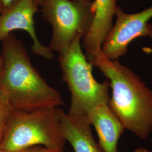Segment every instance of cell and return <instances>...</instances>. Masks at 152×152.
Masks as SVG:
<instances>
[{
	"label": "cell",
	"mask_w": 152,
	"mask_h": 152,
	"mask_svg": "<svg viewBox=\"0 0 152 152\" xmlns=\"http://www.w3.org/2000/svg\"><path fill=\"white\" fill-rule=\"evenodd\" d=\"M1 42L3 68L0 86L14 109L30 111L63 105L61 94L49 85L33 65L22 41L10 33Z\"/></svg>",
	"instance_id": "cell-1"
},
{
	"label": "cell",
	"mask_w": 152,
	"mask_h": 152,
	"mask_svg": "<svg viewBox=\"0 0 152 152\" xmlns=\"http://www.w3.org/2000/svg\"><path fill=\"white\" fill-rule=\"evenodd\" d=\"M90 63L108 80L112 90L109 107L125 129L147 139L152 132V90L130 68L109 59L102 51Z\"/></svg>",
	"instance_id": "cell-2"
},
{
	"label": "cell",
	"mask_w": 152,
	"mask_h": 152,
	"mask_svg": "<svg viewBox=\"0 0 152 152\" xmlns=\"http://www.w3.org/2000/svg\"><path fill=\"white\" fill-rule=\"evenodd\" d=\"M65 142L60 108L14 110L2 133L0 152H19L34 145L63 150Z\"/></svg>",
	"instance_id": "cell-3"
},
{
	"label": "cell",
	"mask_w": 152,
	"mask_h": 152,
	"mask_svg": "<svg viewBox=\"0 0 152 152\" xmlns=\"http://www.w3.org/2000/svg\"><path fill=\"white\" fill-rule=\"evenodd\" d=\"M82 38H76L64 53L59 54V62L63 81L71 93V103L68 113L86 115L94 107L108 104L109 82L97 81L92 74V64L82 51Z\"/></svg>",
	"instance_id": "cell-4"
},
{
	"label": "cell",
	"mask_w": 152,
	"mask_h": 152,
	"mask_svg": "<svg viewBox=\"0 0 152 152\" xmlns=\"http://www.w3.org/2000/svg\"><path fill=\"white\" fill-rule=\"evenodd\" d=\"M91 2L71 0H46L42 6V18L52 27L49 48L61 54L76 38L86 35L91 24Z\"/></svg>",
	"instance_id": "cell-5"
},
{
	"label": "cell",
	"mask_w": 152,
	"mask_h": 152,
	"mask_svg": "<svg viewBox=\"0 0 152 152\" xmlns=\"http://www.w3.org/2000/svg\"><path fill=\"white\" fill-rule=\"evenodd\" d=\"M115 15V23L102 46V53L110 60H118L125 55L128 46L135 39L149 36L152 6L134 14L125 13L117 6Z\"/></svg>",
	"instance_id": "cell-6"
},
{
	"label": "cell",
	"mask_w": 152,
	"mask_h": 152,
	"mask_svg": "<svg viewBox=\"0 0 152 152\" xmlns=\"http://www.w3.org/2000/svg\"><path fill=\"white\" fill-rule=\"evenodd\" d=\"M38 4L32 0H17L0 13V42L15 30H23L32 39L33 53L51 60L54 54L49 47L41 44L34 28V16L39 10Z\"/></svg>",
	"instance_id": "cell-7"
},
{
	"label": "cell",
	"mask_w": 152,
	"mask_h": 152,
	"mask_svg": "<svg viewBox=\"0 0 152 152\" xmlns=\"http://www.w3.org/2000/svg\"><path fill=\"white\" fill-rule=\"evenodd\" d=\"M117 0H94L91 3L92 20L90 29L83 38L82 48L91 63L102 51V46L113 28Z\"/></svg>",
	"instance_id": "cell-8"
},
{
	"label": "cell",
	"mask_w": 152,
	"mask_h": 152,
	"mask_svg": "<svg viewBox=\"0 0 152 152\" xmlns=\"http://www.w3.org/2000/svg\"><path fill=\"white\" fill-rule=\"evenodd\" d=\"M86 116L98 134V142L104 152H120L118 142L125 129L108 104L99 105L90 109Z\"/></svg>",
	"instance_id": "cell-9"
},
{
	"label": "cell",
	"mask_w": 152,
	"mask_h": 152,
	"mask_svg": "<svg viewBox=\"0 0 152 152\" xmlns=\"http://www.w3.org/2000/svg\"><path fill=\"white\" fill-rule=\"evenodd\" d=\"M63 135L75 152H104L92 134L86 115H72L60 109Z\"/></svg>",
	"instance_id": "cell-10"
},
{
	"label": "cell",
	"mask_w": 152,
	"mask_h": 152,
	"mask_svg": "<svg viewBox=\"0 0 152 152\" xmlns=\"http://www.w3.org/2000/svg\"><path fill=\"white\" fill-rule=\"evenodd\" d=\"M14 110L7 95L0 86V134H2Z\"/></svg>",
	"instance_id": "cell-11"
},
{
	"label": "cell",
	"mask_w": 152,
	"mask_h": 152,
	"mask_svg": "<svg viewBox=\"0 0 152 152\" xmlns=\"http://www.w3.org/2000/svg\"><path fill=\"white\" fill-rule=\"evenodd\" d=\"M19 152H64V151L50 149L42 145H34L25 148Z\"/></svg>",
	"instance_id": "cell-12"
},
{
	"label": "cell",
	"mask_w": 152,
	"mask_h": 152,
	"mask_svg": "<svg viewBox=\"0 0 152 152\" xmlns=\"http://www.w3.org/2000/svg\"><path fill=\"white\" fill-rule=\"evenodd\" d=\"M1 1L4 9L8 7L11 4H12L14 2L16 1L17 0H1ZM32 1L36 2L39 6H42L44 5L46 0H32Z\"/></svg>",
	"instance_id": "cell-13"
},
{
	"label": "cell",
	"mask_w": 152,
	"mask_h": 152,
	"mask_svg": "<svg viewBox=\"0 0 152 152\" xmlns=\"http://www.w3.org/2000/svg\"><path fill=\"white\" fill-rule=\"evenodd\" d=\"M72 1L78 2V3H82V4H87V3H90L91 2V0H71Z\"/></svg>",
	"instance_id": "cell-14"
},
{
	"label": "cell",
	"mask_w": 152,
	"mask_h": 152,
	"mask_svg": "<svg viewBox=\"0 0 152 152\" xmlns=\"http://www.w3.org/2000/svg\"><path fill=\"white\" fill-rule=\"evenodd\" d=\"M134 152H149V151L146 148H137L136 150L134 151Z\"/></svg>",
	"instance_id": "cell-15"
},
{
	"label": "cell",
	"mask_w": 152,
	"mask_h": 152,
	"mask_svg": "<svg viewBox=\"0 0 152 152\" xmlns=\"http://www.w3.org/2000/svg\"><path fill=\"white\" fill-rule=\"evenodd\" d=\"M2 68H3V64H2V58L1 56L0 55V75L2 71Z\"/></svg>",
	"instance_id": "cell-16"
},
{
	"label": "cell",
	"mask_w": 152,
	"mask_h": 152,
	"mask_svg": "<svg viewBox=\"0 0 152 152\" xmlns=\"http://www.w3.org/2000/svg\"><path fill=\"white\" fill-rule=\"evenodd\" d=\"M149 37H150L152 39V24H151L150 27H149Z\"/></svg>",
	"instance_id": "cell-17"
},
{
	"label": "cell",
	"mask_w": 152,
	"mask_h": 152,
	"mask_svg": "<svg viewBox=\"0 0 152 152\" xmlns=\"http://www.w3.org/2000/svg\"><path fill=\"white\" fill-rule=\"evenodd\" d=\"M3 10H4V7H3V5H2V4L1 1L0 0V13Z\"/></svg>",
	"instance_id": "cell-18"
},
{
	"label": "cell",
	"mask_w": 152,
	"mask_h": 152,
	"mask_svg": "<svg viewBox=\"0 0 152 152\" xmlns=\"http://www.w3.org/2000/svg\"><path fill=\"white\" fill-rule=\"evenodd\" d=\"M2 133H3V132H2ZM2 134H0V141H1V138H2Z\"/></svg>",
	"instance_id": "cell-19"
}]
</instances>
